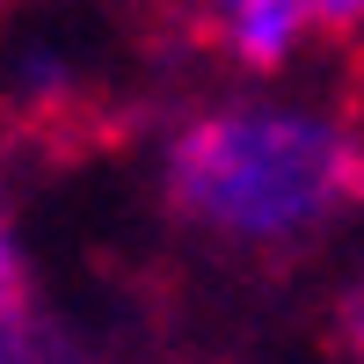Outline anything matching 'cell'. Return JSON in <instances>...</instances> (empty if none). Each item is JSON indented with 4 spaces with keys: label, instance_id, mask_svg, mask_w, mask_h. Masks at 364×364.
Here are the masks:
<instances>
[{
    "label": "cell",
    "instance_id": "2",
    "mask_svg": "<svg viewBox=\"0 0 364 364\" xmlns=\"http://www.w3.org/2000/svg\"><path fill=\"white\" fill-rule=\"evenodd\" d=\"M364 22V8H321V0H240V8H204V15H182V29L211 37V51L240 58V66H284L299 51L306 29H350Z\"/></svg>",
    "mask_w": 364,
    "mask_h": 364
},
{
    "label": "cell",
    "instance_id": "3",
    "mask_svg": "<svg viewBox=\"0 0 364 364\" xmlns=\"http://www.w3.org/2000/svg\"><path fill=\"white\" fill-rule=\"evenodd\" d=\"M336 336H343L350 364H364V277L343 291V306H336Z\"/></svg>",
    "mask_w": 364,
    "mask_h": 364
},
{
    "label": "cell",
    "instance_id": "4",
    "mask_svg": "<svg viewBox=\"0 0 364 364\" xmlns=\"http://www.w3.org/2000/svg\"><path fill=\"white\" fill-rule=\"evenodd\" d=\"M15 306H22V269H15L8 233H0V314H15Z\"/></svg>",
    "mask_w": 364,
    "mask_h": 364
},
{
    "label": "cell",
    "instance_id": "1",
    "mask_svg": "<svg viewBox=\"0 0 364 364\" xmlns=\"http://www.w3.org/2000/svg\"><path fill=\"white\" fill-rule=\"evenodd\" d=\"M168 204L204 233L291 248L364 204V146L291 109H204L168 146Z\"/></svg>",
    "mask_w": 364,
    "mask_h": 364
}]
</instances>
